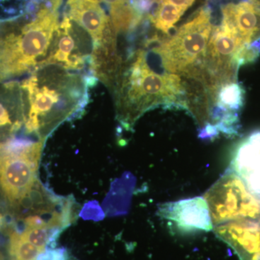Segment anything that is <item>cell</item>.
Masks as SVG:
<instances>
[{"label":"cell","instance_id":"obj_7","mask_svg":"<svg viewBox=\"0 0 260 260\" xmlns=\"http://www.w3.org/2000/svg\"><path fill=\"white\" fill-rule=\"evenodd\" d=\"M44 142L39 141L28 153L1 158L0 186L12 208L32 187Z\"/></svg>","mask_w":260,"mask_h":260},{"label":"cell","instance_id":"obj_2","mask_svg":"<svg viewBox=\"0 0 260 260\" xmlns=\"http://www.w3.org/2000/svg\"><path fill=\"white\" fill-rule=\"evenodd\" d=\"M112 89L116 119L126 130L157 107L186 110L184 80L177 75L154 71L143 49L131 51L123 61Z\"/></svg>","mask_w":260,"mask_h":260},{"label":"cell","instance_id":"obj_4","mask_svg":"<svg viewBox=\"0 0 260 260\" xmlns=\"http://www.w3.org/2000/svg\"><path fill=\"white\" fill-rule=\"evenodd\" d=\"M211 10L200 8L172 37L153 48L168 73L186 78L199 74L213 26Z\"/></svg>","mask_w":260,"mask_h":260},{"label":"cell","instance_id":"obj_9","mask_svg":"<svg viewBox=\"0 0 260 260\" xmlns=\"http://www.w3.org/2000/svg\"><path fill=\"white\" fill-rule=\"evenodd\" d=\"M221 24L246 45L260 44V7L251 1L221 7Z\"/></svg>","mask_w":260,"mask_h":260},{"label":"cell","instance_id":"obj_6","mask_svg":"<svg viewBox=\"0 0 260 260\" xmlns=\"http://www.w3.org/2000/svg\"><path fill=\"white\" fill-rule=\"evenodd\" d=\"M93 40L78 24L64 15L56 29L49 54L42 64H54L71 71H90ZM40 65V66H41Z\"/></svg>","mask_w":260,"mask_h":260},{"label":"cell","instance_id":"obj_11","mask_svg":"<svg viewBox=\"0 0 260 260\" xmlns=\"http://www.w3.org/2000/svg\"><path fill=\"white\" fill-rule=\"evenodd\" d=\"M110 20L116 35L133 32L144 20V15L133 8L129 1L110 7Z\"/></svg>","mask_w":260,"mask_h":260},{"label":"cell","instance_id":"obj_16","mask_svg":"<svg viewBox=\"0 0 260 260\" xmlns=\"http://www.w3.org/2000/svg\"><path fill=\"white\" fill-rule=\"evenodd\" d=\"M37 260H70L69 253L63 248L47 249L39 254Z\"/></svg>","mask_w":260,"mask_h":260},{"label":"cell","instance_id":"obj_8","mask_svg":"<svg viewBox=\"0 0 260 260\" xmlns=\"http://www.w3.org/2000/svg\"><path fill=\"white\" fill-rule=\"evenodd\" d=\"M158 215L174 223L181 232H210L213 229L208 203L201 197L161 204Z\"/></svg>","mask_w":260,"mask_h":260},{"label":"cell","instance_id":"obj_17","mask_svg":"<svg viewBox=\"0 0 260 260\" xmlns=\"http://www.w3.org/2000/svg\"><path fill=\"white\" fill-rule=\"evenodd\" d=\"M161 2L171 3V4L179 7V8H182V9L187 10L192 6L195 0H158V4L159 3H161Z\"/></svg>","mask_w":260,"mask_h":260},{"label":"cell","instance_id":"obj_1","mask_svg":"<svg viewBox=\"0 0 260 260\" xmlns=\"http://www.w3.org/2000/svg\"><path fill=\"white\" fill-rule=\"evenodd\" d=\"M97 82L88 73L54 64L39 66L20 83L26 133L45 142L63 122L80 118L88 104V88Z\"/></svg>","mask_w":260,"mask_h":260},{"label":"cell","instance_id":"obj_13","mask_svg":"<svg viewBox=\"0 0 260 260\" xmlns=\"http://www.w3.org/2000/svg\"><path fill=\"white\" fill-rule=\"evenodd\" d=\"M8 254L10 260H37L42 249L24 239L20 234L12 229L10 233Z\"/></svg>","mask_w":260,"mask_h":260},{"label":"cell","instance_id":"obj_3","mask_svg":"<svg viewBox=\"0 0 260 260\" xmlns=\"http://www.w3.org/2000/svg\"><path fill=\"white\" fill-rule=\"evenodd\" d=\"M26 15V22L0 21V83L31 74L49 54L59 25L58 11L49 10L42 1Z\"/></svg>","mask_w":260,"mask_h":260},{"label":"cell","instance_id":"obj_15","mask_svg":"<svg viewBox=\"0 0 260 260\" xmlns=\"http://www.w3.org/2000/svg\"><path fill=\"white\" fill-rule=\"evenodd\" d=\"M257 203V217L254 221H245L260 229V162L256 167L246 171L239 176Z\"/></svg>","mask_w":260,"mask_h":260},{"label":"cell","instance_id":"obj_12","mask_svg":"<svg viewBox=\"0 0 260 260\" xmlns=\"http://www.w3.org/2000/svg\"><path fill=\"white\" fill-rule=\"evenodd\" d=\"M186 11L171 3L161 2L158 3L155 11L148 15V18L157 30L168 34Z\"/></svg>","mask_w":260,"mask_h":260},{"label":"cell","instance_id":"obj_14","mask_svg":"<svg viewBox=\"0 0 260 260\" xmlns=\"http://www.w3.org/2000/svg\"><path fill=\"white\" fill-rule=\"evenodd\" d=\"M60 233L59 231L53 230L47 228L29 227L25 228L20 236L44 251L47 250V246L53 249L55 246L56 239Z\"/></svg>","mask_w":260,"mask_h":260},{"label":"cell","instance_id":"obj_10","mask_svg":"<svg viewBox=\"0 0 260 260\" xmlns=\"http://www.w3.org/2000/svg\"><path fill=\"white\" fill-rule=\"evenodd\" d=\"M64 15L88 32L93 45L102 42L111 24L110 17L98 0H68Z\"/></svg>","mask_w":260,"mask_h":260},{"label":"cell","instance_id":"obj_5","mask_svg":"<svg viewBox=\"0 0 260 260\" xmlns=\"http://www.w3.org/2000/svg\"><path fill=\"white\" fill-rule=\"evenodd\" d=\"M213 226L250 218L253 199L242 178L229 169L205 193Z\"/></svg>","mask_w":260,"mask_h":260}]
</instances>
